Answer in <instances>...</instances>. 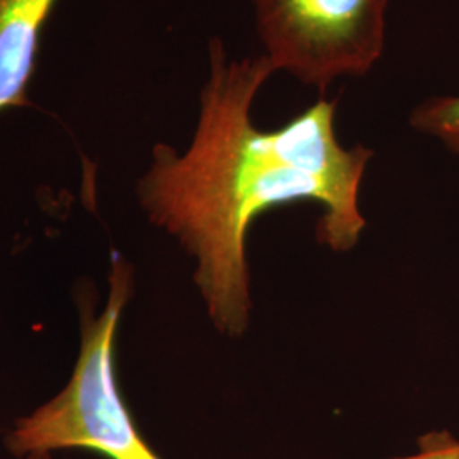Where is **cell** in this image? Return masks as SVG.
<instances>
[{
	"instance_id": "obj_1",
	"label": "cell",
	"mask_w": 459,
	"mask_h": 459,
	"mask_svg": "<svg viewBox=\"0 0 459 459\" xmlns=\"http://www.w3.org/2000/svg\"><path fill=\"white\" fill-rule=\"evenodd\" d=\"M273 74L264 55L233 60L213 38L191 145L182 153L155 145L136 182L150 223L196 261L197 291L227 337H242L250 324L247 237L261 214L296 201L320 204L316 237L333 252L352 250L366 227L359 191L375 152L339 143L337 99L324 96L276 130L257 128L252 106Z\"/></svg>"
},
{
	"instance_id": "obj_2",
	"label": "cell",
	"mask_w": 459,
	"mask_h": 459,
	"mask_svg": "<svg viewBox=\"0 0 459 459\" xmlns=\"http://www.w3.org/2000/svg\"><path fill=\"white\" fill-rule=\"evenodd\" d=\"M109 293L96 312V291L77 288L81 349L64 390L19 417L5 434L14 458L62 449H87L109 459H160L133 419L116 377V335L134 291V271L119 252L111 254Z\"/></svg>"
},
{
	"instance_id": "obj_3",
	"label": "cell",
	"mask_w": 459,
	"mask_h": 459,
	"mask_svg": "<svg viewBox=\"0 0 459 459\" xmlns=\"http://www.w3.org/2000/svg\"><path fill=\"white\" fill-rule=\"evenodd\" d=\"M264 56L324 92L362 77L383 56L388 0H252Z\"/></svg>"
},
{
	"instance_id": "obj_4",
	"label": "cell",
	"mask_w": 459,
	"mask_h": 459,
	"mask_svg": "<svg viewBox=\"0 0 459 459\" xmlns=\"http://www.w3.org/2000/svg\"><path fill=\"white\" fill-rule=\"evenodd\" d=\"M60 0H0V113L30 108L41 36Z\"/></svg>"
},
{
	"instance_id": "obj_5",
	"label": "cell",
	"mask_w": 459,
	"mask_h": 459,
	"mask_svg": "<svg viewBox=\"0 0 459 459\" xmlns=\"http://www.w3.org/2000/svg\"><path fill=\"white\" fill-rule=\"evenodd\" d=\"M411 128L459 155V96H436L411 109Z\"/></svg>"
},
{
	"instance_id": "obj_6",
	"label": "cell",
	"mask_w": 459,
	"mask_h": 459,
	"mask_svg": "<svg viewBox=\"0 0 459 459\" xmlns=\"http://www.w3.org/2000/svg\"><path fill=\"white\" fill-rule=\"evenodd\" d=\"M394 459H459V441L447 430L430 432L419 439V453Z\"/></svg>"
},
{
	"instance_id": "obj_7",
	"label": "cell",
	"mask_w": 459,
	"mask_h": 459,
	"mask_svg": "<svg viewBox=\"0 0 459 459\" xmlns=\"http://www.w3.org/2000/svg\"><path fill=\"white\" fill-rule=\"evenodd\" d=\"M16 459H55V456H53V453H34V455H28V456Z\"/></svg>"
}]
</instances>
